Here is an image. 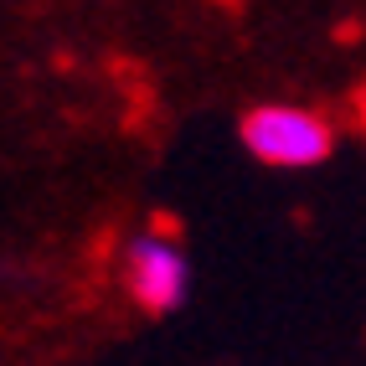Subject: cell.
Instances as JSON below:
<instances>
[{"instance_id":"obj_2","label":"cell","mask_w":366,"mask_h":366,"mask_svg":"<svg viewBox=\"0 0 366 366\" xmlns=\"http://www.w3.org/2000/svg\"><path fill=\"white\" fill-rule=\"evenodd\" d=\"M124 284L144 315H170L186 305L191 289V263L181 253V242H170L165 232H139L124 242Z\"/></svg>"},{"instance_id":"obj_3","label":"cell","mask_w":366,"mask_h":366,"mask_svg":"<svg viewBox=\"0 0 366 366\" xmlns=\"http://www.w3.org/2000/svg\"><path fill=\"white\" fill-rule=\"evenodd\" d=\"M356 114H361V129H366V88H361V99H356Z\"/></svg>"},{"instance_id":"obj_1","label":"cell","mask_w":366,"mask_h":366,"mask_svg":"<svg viewBox=\"0 0 366 366\" xmlns=\"http://www.w3.org/2000/svg\"><path fill=\"white\" fill-rule=\"evenodd\" d=\"M242 144L248 155L274 170H310L335 150V129L325 114L300 104H263L242 119Z\"/></svg>"}]
</instances>
